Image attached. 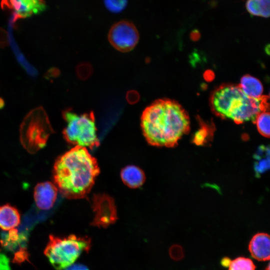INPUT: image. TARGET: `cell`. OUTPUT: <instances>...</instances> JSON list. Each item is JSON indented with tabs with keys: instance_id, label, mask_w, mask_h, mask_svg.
<instances>
[{
	"instance_id": "obj_1",
	"label": "cell",
	"mask_w": 270,
	"mask_h": 270,
	"mask_svg": "<svg viewBox=\"0 0 270 270\" xmlns=\"http://www.w3.org/2000/svg\"><path fill=\"white\" fill-rule=\"evenodd\" d=\"M141 128L148 142L156 146L174 147L190 130V120L177 102L167 98L155 100L141 116Z\"/></svg>"
},
{
	"instance_id": "obj_2",
	"label": "cell",
	"mask_w": 270,
	"mask_h": 270,
	"mask_svg": "<svg viewBox=\"0 0 270 270\" xmlns=\"http://www.w3.org/2000/svg\"><path fill=\"white\" fill-rule=\"evenodd\" d=\"M99 173L96 160L86 148L76 146L56 160L53 177L55 186L64 196L78 199L88 194Z\"/></svg>"
},
{
	"instance_id": "obj_3",
	"label": "cell",
	"mask_w": 270,
	"mask_h": 270,
	"mask_svg": "<svg viewBox=\"0 0 270 270\" xmlns=\"http://www.w3.org/2000/svg\"><path fill=\"white\" fill-rule=\"evenodd\" d=\"M266 97L252 98L246 96L238 85L224 84L211 95L212 110L218 116L240 124L254 120L258 115L267 110Z\"/></svg>"
},
{
	"instance_id": "obj_4",
	"label": "cell",
	"mask_w": 270,
	"mask_h": 270,
	"mask_svg": "<svg viewBox=\"0 0 270 270\" xmlns=\"http://www.w3.org/2000/svg\"><path fill=\"white\" fill-rule=\"evenodd\" d=\"M90 247L91 240L87 236L50 235L44 254L54 268L62 270L73 264L83 252H88Z\"/></svg>"
},
{
	"instance_id": "obj_5",
	"label": "cell",
	"mask_w": 270,
	"mask_h": 270,
	"mask_svg": "<svg viewBox=\"0 0 270 270\" xmlns=\"http://www.w3.org/2000/svg\"><path fill=\"white\" fill-rule=\"evenodd\" d=\"M22 144L30 153L44 148L54 131L49 118L42 106L32 110L24 118L20 128Z\"/></svg>"
},
{
	"instance_id": "obj_6",
	"label": "cell",
	"mask_w": 270,
	"mask_h": 270,
	"mask_svg": "<svg viewBox=\"0 0 270 270\" xmlns=\"http://www.w3.org/2000/svg\"><path fill=\"white\" fill-rule=\"evenodd\" d=\"M62 115L66 124L62 134L68 142L91 149L98 146L100 142L93 112L78 114L68 109Z\"/></svg>"
},
{
	"instance_id": "obj_7",
	"label": "cell",
	"mask_w": 270,
	"mask_h": 270,
	"mask_svg": "<svg viewBox=\"0 0 270 270\" xmlns=\"http://www.w3.org/2000/svg\"><path fill=\"white\" fill-rule=\"evenodd\" d=\"M112 46L121 52L132 50L139 40V33L134 24L129 20H122L114 24L108 34Z\"/></svg>"
},
{
	"instance_id": "obj_8",
	"label": "cell",
	"mask_w": 270,
	"mask_h": 270,
	"mask_svg": "<svg viewBox=\"0 0 270 270\" xmlns=\"http://www.w3.org/2000/svg\"><path fill=\"white\" fill-rule=\"evenodd\" d=\"M2 8L9 9L18 18H26L37 14L46 8L44 0H2Z\"/></svg>"
},
{
	"instance_id": "obj_9",
	"label": "cell",
	"mask_w": 270,
	"mask_h": 270,
	"mask_svg": "<svg viewBox=\"0 0 270 270\" xmlns=\"http://www.w3.org/2000/svg\"><path fill=\"white\" fill-rule=\"evenodd\" d=\"M58 188L52 182H45L37 184L34 189L36 206L41 210H50L56 200Z\"/></svg>"
},
{
	"instance_id": "obj_10",
	"label": "cell",
	"mask_w": 270,
	"mask_h": 270,
	"mask_svg": "<svg viewBox=\"0 0 270 270\" xmlns=\"http://www.w3.org/2000/svg\"><path fill=\"white\" fill-rule=\"evenodd\" d=\"M96 215L94 224L106 226L115 220L116 211L113 200L106 196H98L95 200Z\"/></svg>"
},
{
	"instance_id": "obj_11",
	"label": "cell",
	"mask_w": 270,
	"mask_h": 270,
	"mask_svg": "<svg viewBox=\"0 0 270 270\" xmlns=\"http://www.w3.org/2000/svg\"><path fill=\"white\" fill-rule=\"evenodd\" d=\"M248 250L251 256L259 261L270 260V236L264 232L254 234L248 244Z\"/></svg>"
},
{
	"instance_id": "obj_12",
	"label": "cell",
	"mask_w": 270,
	"mask_h": 270,
	"mask_svg": "<svg viewBox=\"0 0 270 270\" xmlns=\"http://www.w3.org/2000/svg\"><path fill=\"white\" fill-rule=\"evenodd\" d=\"M20 221L18 211L10 204L0 206V228L9 230L18 226Z\"/></svg>"
},
{
	"instance_id": "obj_13",
	"label": "cell",
	"mask_w": 270,
	"mask_h": 270,
	"mask_svg": "<svg viewBox=\"0 0 270 270\" xmlns=\"http://www.w3.org/2000/svg\"><path fill=\"white\" fill-rule=\"evenodd\" d=\"M120 176L126 186L133 188L142 186L146 180L144 172L140 168L132 165L122 168Z\"/></svg>"
},
{
	"instance_id": "obj_14",
	"label": "cell",
	"mask_w": 270,
	"mask_h": 270,
	"mask_svg": "<svg viewBox=\"0 0 270 270\" xmlns=\"http://www.w3.org/2000/svg\"><path fill=\"white\" fill-rule=\"evenodd\" d=\"M248 96L258 98L262 96L264 88L262 83L257 78L250 75L243 76L238 85Z\"/></svg>"
},
{
	"instance_id": "obj_15",
	"label": "cell",
	"mask_w": 270,
	"mask_h": 270,
	"mask_svg": "<svg viewBox=\"0 0 270 270\" xmlns=\"http://www.w3.org/2000/svg\"><path fill=\"white\" fill-rule=\"evenodd\" d=\"M254 172L256 176L260 177L270 168V148L262 145L254 154Z\"/></svg>"
},
{
	"instance_id": "obj_16",
	"label": "cell",
	"mask_w": 270,
	"mask_h": 270,
	"mask_svg": "<svg viewBox=\"0 0 270 270\" xmlns=\"http://www.w3.org/2000/svg\"><path fill=\"white\" fill-rule=\"evenodd\" d=\"M270 0H247L246 8L252 16L266 18L270 16Z\"/></svg>"
},
{
	"instance_id": "obj_17",
	"label": "cell",
	"mask_w": 270,
	"mask_h": 270,
	"mask_svg": "<svg viewBox=\"0 0 270 270\" xmlns=\"http://www.w3.org/2000/svg\"><path fill=\"white\" fill-rule=\"evenodd\" d=\"M258 132L264 136L269 138L270 133V114L268 111L264 110L256 116L254 122Z\"/></svg>"
},
{
	"instance_id": "obj_18",
	"label": "cell",
	"mask_w": 270,
	"mask_h": 270,
	"mask_svg": "<svg viewBox=\"0 0 270 270\" xmlns=\"http://www.w3.org/2000/svg\"><path fill=\"white\" fill-rule=\"evenodd\" d=\"M256 266L249 258L240 256L231 260L228 270H255Z\"/></svg>"
},
{
	"instance_id": "obj_19",
	"label": "cell",
	"mask_w": 270,
	"mask_h": 270,
	"mask_svg": "<svg viewBox=\"0 0 270 270\" xmlns=\"http://www.w3.org/2000/svg\"><path fill=\"white\" fill-rule=\"evenodd\" d=\"M106 8L111 12H119L123 10L128 3V0H104Z\"/></svg>"
},
{
	"instance_id": "obj_20",
	"label": "cell",
	"mask_w": 270,
	"mask_h": 270,
	"mask_svg": "<svg viewBox=\"0 0 270 270\" xmlns=\"http://www.w3.org/2000/svg\"><path fill=\"white\" fill-rule=\"evenodd\" d=\"M92 68L90 64L84 62L79 64L76 68V73L78 78L82 80L87 79L91 75Z\"/></svg>"
},
{
	"instance_id": "obj_21",
	"label": "cell",
	"mask_w": 270,
	"mask_h": 270,
	"mask_svg": "<svg viewBox=\"0 0 270 270\" xmlns=\"http://www.w3.org/2000/svg\"><path fill=\"white\" fill-rule=\"evenodd\" d=\"M208 132L206 128H202L194 134L193 141L198 146H202L208 142Z\"/></svg>"
},
{
	"instance_id": "obj_22",
	"label": "cell",
	"mask_w": 270,
	"mask_h": 270,
	"mask_svg": "<svg viewBox=\"0 0 270 270\" xmlns=\"http://www.w3.org/2000/svg\"><path fill=\"white\" fill-rule=\"evenodd\" d=\"M170 258L175 260H182L184 256V252L182 248L178 244L172 246L169 250Z\"/></svg>"
},
{
	"instance_id": "obj_23",
	"label": "cell",
	"mask_w": 270,
	"mask_h": 270,
	"mask_svg": "<svg viewBox=\"0 0 270 270\" xmlns=\"http://www.w3.org/2000/svg\"><path fill=\"white\" fill-rule=\"evenodd\" d=\"M140 94L136 90H132L128 91L126 95V99L130 104H134L140 100Z\"/></svg>"
},
{
	"instance_id": "obj_24",
	"label": "cell",
	"mask_w": 270,
	"mask_h": 270,
	"mask_svg": "<svg viewBox=\"0 0 270 270\" xmlns=\"http://www.w3.org/2000/svg\"><path fill=\"white\" fill-rule=\"evenodd\" d=\"M65 270H90L84 264H72L66 268Z\"/></svg>"
},
{
	"instance_id": "obj_25",
	"label": "cell",
	"mask_w": 270,
	"mask_h": 270,
	"mask_svg": "<svg viewBox=\"0 0 270 270\" xmlns=\"http://www.w3.org/2000/svg\"><path fill=\"white\" fill-rule=\"evenodd\" d=\"M230 262L231 260L229 258L225 257L222 260L221 264L224 267H228Z\"/></svg>"
},
{
	"instance_id": "obj_26",
	"label": "cell",
	"mask_w": 270,
	"mask_h": 270,
	"mask_svg": "<svg viewBox=\"0 0 270 270\" xmlns=\"http://www.w3.org/2000/svg\"><path fill=\"white\" fill-rule=\"evenodd\" d=\"M194 32L192 34V36L194 38V40L196 38H198V37L199 36L198 32V31H194Z\"/></svg>"
},
{
	"instance_id": "obj_27",
	"label": "cell",
	"mask_w": 270,
	"mask_h": 270,
	"mask_svg": "<svg viewBox=\"0 0 270 270\" xmlns=\"http://www.w3.org/2000/svg\"><path fill=\"white\" fill-rule=\"evenodd\" d=\"M4 106V102L3 99L0 98V109H2Z\"/></svg>"
}]
</instances>
